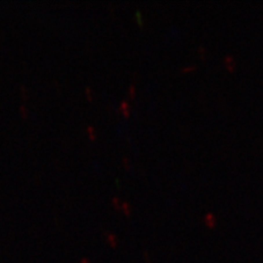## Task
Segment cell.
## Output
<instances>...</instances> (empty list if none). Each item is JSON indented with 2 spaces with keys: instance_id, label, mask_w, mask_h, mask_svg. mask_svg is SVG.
Listing matches in <instances>:
<instances>
[{
  "instance_id": "5b68a950",
  "label": "cell",
  "mask_w": 263,
  "mask_h": 263,
  "mask_svg": "<svg viewBox=\"0 0 263 263\" xmlns=\"http://www.w3.org/2000/svg\"><path fill=\"white\" fill-rule=\"evenodd\" d=\"M86 92H87V96H88V98H89V101H92L93 94L91 93V88L90 87H87V89H86Z\"/></svg>"
},
{
  "instance_id": "277c9868",
  "label": "cell",
  "mask_w": 263,
  "mask_h": 263,
  "mask_svg": "<svg viewBox=\"0 0 263 263\" xmlns=\"http://www.w3.org/2000/svg\"><path fill=\"white\" fill-rule=\"evenodd\" d=\"M129 93H130V96H131V98H134V96H135L136 90H135V86H134V85H131V86H130V89H129Z\"/></svg>"
},
{
  "instance_id": "3957f363",
  "label": "cell",
  "mask_w": 263,
  "mask_h": 263,
  "mask_svg": "<svg viewBox=\"0 0 263 263\" xmlns=\"http://www.w3.org/2000/svg\"><path fill=\"white\" fill-rule=\"evenodd\" d=\"M88 132H89L90 138L92 139V140H94V139L96 138V136H95V130H94L93 126H89V127H88Z\"/></svg>"
},
{
  "instance_id": "6da1fadb",
  "label": "cell",
  "mask_w": 263,
  "mask_h": 263,
  "mask_svg": "<svg viewBox=\"0 0 263 263\" xmlns=\"http://www.w3.org/2000/svg\"><path fill=\"white\" fill-rule=\"evenodd\" d=\"M121 109L123 111V114L125 115L126 117H128L130 115V105H129L128 101H123L121 103Z\"/></svg>"
},
{
  "instance_id": "8992f818",
  "label": "cell",
  "mask_w": 263,
  "mask_h": 263,
  "mask_svg": "<svg viewBox=\"0 0 263 263\" xmlns=\"http://www.w3.org/2000/svg\"><path fill=\"white\" fill-rule=\"evenodd\" d=\"M136 18H138V20L139 21V25H141L142 21H141V19H140V13H139V12H136Z\"/></svg>"
},
{
  "instance_id": "7a4b0ae2",
  "label": "cell",
  "mask_w": 263,
  "mask_h": 263,
  "mask_svg": "<svg viewBox=\"0 0 263 263\" xmlns=\"http://www.w3.org/2000/svg\"><path fill=\"white\" fill-rule=\"evenodd\" d=\"M225 61H227V67L229 69H232L233 65H234V61H233V58L231 57V56H227V57L225 58Z\"/></svg>"
}]
</instances>
